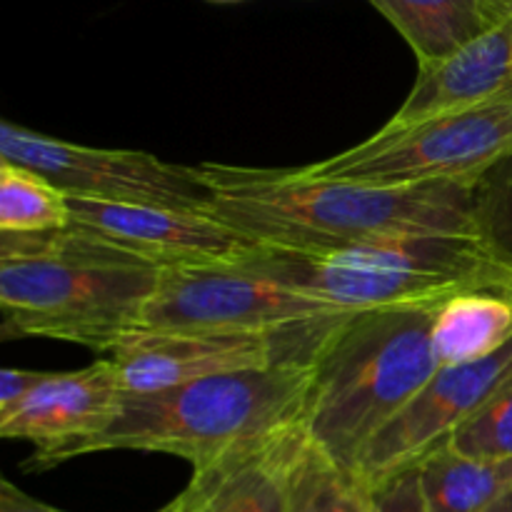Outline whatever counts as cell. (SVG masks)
Returning a JSON list of instances; mask_svg holds the SVG:
<instances>
[{
	"instance_id": "cell-1",
	"label": "cell",
	"mask_w": 512,
	"mask_h": 512,
	"mask_svg": "<svg viewBox=\"0 0 512 512\" xmlns=\"http://www.w3.org/2000/svg\"><path fill=\"white\" fill-rule=\"evenodd\" d=\"M205 213L258 248L328 255L413 235L478 238L473 188L458 183L375 188L305 168L200 163Z\"/></svg>"
},
{
	"instance_id": "cell-2",
	"label": "cell",
	"mask_w": 512,
	"mask_h": 512,
	"mask_svg": "<svg viewBox=\"0 0 512 512\" xmlns=\"http://www.w3.org/2000/svg\"><path fill=\"white\" fill-rule=\"evenodd\" d=\"M160 270L68 228L0 233L5 338L75 343L108 358L140 333Z\"/></svg>"
},
{
	"instance_id": "cell-3",
	"label": "cell",
	"mask_w": 512,
	"mask_h": 512,
	"mask_svg": "<svg viewBox=\"0 0 512 512\" xmlns=\"http://www.w3.org/2000/svg\"><path fill=\"white\" fill-rule=\"evenodd\" d=\"M440 303L350 310L315 355L303 428L343 468L358 473L380 430L438 370L430 335Z\"/></svg>"
},
{
	"instance_id": "cell-4",
	"label": "cell",
	"mask_w": 512,
	"mask_h": 512,
	"mask_svg": "<svg viewBox=\"0 0 512 512\" xmlns=\"http://www.w3.org/2000/svg\"><path fill=\"white\" fill-rule=\"evenodd\" d=\"M313 363L213 375L145 395H125L113 423L78 450H148L203 470L233 450L303 423Z\"/></svg>"
},
{
	"instance_id": "cell-5",
	"label": "cell",
	"mask_w": 512,
	"mask_h": 512,
	"mask_svg": "<svg viewBox=\"0 0 512 512\" xmlns=\"http://www.w3.org/2000/svg\"><path fill=\"white\" fill-rule=\"evenodd\" d=\"M258 273L338 310H375L448 300L468 290H505L512 275L478 238L413 235L328 255L250 248Z\"/></svg>"
},
{
	"instance_id": "cell-6",
	"label": "cell",
	"mask_w": 512,
	"mask_h": 512,
	"mask_svg": "<svg viewBox=\"0 0 512 512\" xmlns=\"http://www.w3.org/2000/svg\"><path fill=\"white\" fill-rule=\"evenodd\" d=\"M512 150V95L465 113L388 123L363 143L305 165L318 178L375 188L458 183L473 188Z\"/></svg>"
},
{
	"instance_id": "cell-7",
	"label": "cell",
	"mask_w": 512,
	"mask_h": 512,
	"mask_svg": "<svg viewBox=\"0 0 512 512\" xmlns=\"http://www.w3.org/2000/svg\"><path fill=\"white\" fill-rule=\"evenodd\" d=\"M0 160L35 170L65 198L155 205L190 213H205L210 203V188L198 168L165 163L143 150L68 143L10 120L0 123Z\"/></svg>"
},
{
	"instance_id": "cell-8",
	"label": "cell",
	"mask_w": 512,
	"mask_h": 512,
	"mask_svg": "<svg viewBox=\"0 0 512 512\" xmlns=\"http://www.w3.org/2000/svg\"><path fill=\"white\" fill-rule=\"evenodd\" d=\"M338 313L348 310H338L265 278L243 253L223 263L160 273L138 335L178 330L273 333Z\"/></svg>"
},
{
	"instance_id": "cell-9",
	"label": "cell",
	"mask_w": 512,
	"mask_h": 512,
	"mask_svg": "<svg viewBox=\"0 0 512 512\" xmlns=\"http://www.w3.org/2000/svg\"><path fill=\"white\" fill-rule=\"evenodd\" d=\"M343 315H325L273 333H218V330L143 333L113 350L108 360L118 373L125 395L158 393L193 380L268 368L288 360L313 363Z\"/></svg>"
},
{
	"instance_id": "cell-10",
	"label": "cell",
	"mask_w": 512,
	"mask_h": 512,
	"mask_svg": "<svg viewBox=\"0 0 512 512\" xmlns=\"http://www.w3.org/2000/svg\"><path fill=\"white\" fill-rule=\"evenodd\" d=\"M65 228L130 255L160 273L223 263L255 248L213 215L155 205L68 198Z\"/></svg>"
},
{
	"instance_id": "cell-11",
	"label": "cell",
	"mask_w": 512,
	"mask_h": 512,
	"mask_svg": "<svg viewBox=\"0 0 512 512\" xmlns=\"http://www.w3.org/2000/svg\"><path fill=\"white\" fill-rule=\"evenodd\" d=\"M510 373L512 340L488 360L435 370L420 393L365 450L358 470L360 478L373 485L398 470L418 468L428 455L453 440Z\"/></svg>"
},
{
	"instance_id": "cell-12",
	"label": "cell",
	"mask_w": 512,
	"mask_h": 512,
	"mask_svg": "<svg viewBox=\"0 0 512 512\" xmlns=\"http://www.w3.org/2000/svg\"><path fill=\"white\" fill-rule=\"evenodd\" d=\"M123 398L108 358L73 373H48L23 403L0 413V435L33 443L25 468L48 470L78 458V450L113 423Z\"/></svg>"
},
{
	"instance_id": "cell-13",
	"label": "cell",
	"mask_w": 512,
	"mask_h": 512,
	"mask_svg": "<svg viewBox=\"0 0 512 512\" xmlns=\"http://www.w3.org/2000/svg\"><path fill=\"white\" fill-rule=\"evenodd\" d=\"M303 423L193 470L175 498L180 512H288L290 480L303 450Z\"/></svg>"
},
{
	"instance_id": "cell-14",
	"label": "cell",
	"mask_w": 512,
	"mask_h": 512,
	"mask_svg": "<svg viewBox=\"0 0 512 512\" xmlns=\"http://www.w3.org/2000/svg\"><path fill=\"white\" fill-rule=\"evenodd\" d=\"M512 95V18L445 58L418 63V78L388 123L465 113Z\"/></svg>"
},
{
	"instance_id": "cell-15",
	"label": "cell",
	"mask_w": 512,
	"mask_h": 512,
	"mask_svg": "<svg viewBox=\"0 0 512 512\" xmlns=\"http://www.w3.org/2000/svg\"><path fill=\"white\" fill-rule=\"evenodd\" d=\"M430 338L438 368L493 358L512 340V300L505 290L453 295L440 303Z\"/></svg>"
},
{
	"instance_id": "cell-16",
	"label": "cell",
	"mask_w": 512,
	"mask_h": 512,
	"mask_svg": "<svg viewBox=\"0 0 512 512\" xmlns=\"http://www.w3.org/2000/svg\"><path fill=\"white\" fill-rule=\"evenodd\" d=\"M413 48L418 63L445 58L495 28L483 0H368Z\"/></svg>"
},
{
	"instance_id": "cell-17",
	"label": "cell",
	"mask_w": 512,
	"mask_h": 512,
	"mask_svg": "<svg viewBox=\"0 0 512 512\" xmlns=\"http://www.w3.org/2000/svg\"><path fill=\"white\" fill-rule=\"evenodd\" d=\"M428 512H485L512 493V460H480L443 445L418 465Z\"/></svg>"
},
{
	"instance_id": "cell-18",
	"label": "cell",
	"mask_w": 512,
	"mask_h": 512,
	"mask_svg": "<svg viewBox=\"0 0 512 512\" xmlns=\"http://www.w3.org/2000/svg\"><path fill=\"white\" fill-rule=\"evenodd\" d=\"M370 485L305 440L290 480L288 512H368Z\"/></svg>"
},
{
	"instance_id": "cell-19",
	"label": "cell",
	"mask_w": 512,
	"mask_h": 512,
	"mask_svg": "<svg viewBox=\"0 0 512 512\" xmlns=\"http://www.w3.org/2000/svg\"><path fill=\"white\" fill-rule=\"evenodd\" d=\"M68 225V198L35 170L0 160V233H50Z\"/></svg>"
},
{
	"instance_id": "cell-20",
	"label": "cell",
	"mask_w": 512,
	"mask_h": 512,
	"mask_svg": "<svg viewBox=\"0 0 512 512\" xmlns=\"http://www.w3.org/2000/svg\"><path fill=\"white\" fill-rule=\"evenodd\" d=\"M473 215L483 248L512 275V150L473 185Z\"/></svg>"
},
{
	"instance_id": "cell-21",
	"label": "cell",
	"mask_w": 512,
	"mask_h": 512,
	"mask_svg": "<svg viewBox=\"0 0 512 512\" xmlns=\"http://www.w3.org/2000/svg\"><path fill=\"white\" fill-rule=\"evenodd\" d=\"M448 445L468 458L512 460V373Z\"/></svg>"
},
{
	"instance_id": "cell-22",
	"label": "cell",
	"mask_w": 512,
	"mask_h": 512,
	"mask_svg": "<svg viewBox=\"0 0 512 512\" xmlns=\"http://www.w3.org/2000/svg\"><path fill=\"white\" fill-rule=\"evenodd\" d=\"M368 512H428L420 468H405L370 485Z\"/></svg>"
},
{
	"instance_id": "cell-23",
	"label": "cell",
	"mask_w": 512,
	"mask_h": 512,
	"mask_svg": "<svg viewBox=\"0 0 512 512\" xmlns=\"http://www.w3.org/2000/svg\"><path fill=\"white\" fill-rule=\"evenodd\" d=\"M48 373L25 368H5L0 373V413H8L15 405L23 403L35 388L45 380Z\"/></svg>"
},
{
	"instance_id": "cell-24",
	"label": "cell",
	"mask_w": 512,
	"mask_h": 512,
	"mask_svg": "<svg viewBox=\"0 0 512 512\" xmlns=\"http://www.w3.org/2000/svg\"><path fill=\"white\" fill-rule=\"evenodd\" d=\"M0 512H65L53 508V505H45L40 500L30 498L28 493L18 488V485L10 483L8 478L0 480Z\"/></svg>"
},
{
	"instance_id": "cell-25",
	"label": "cell",
	"mask_w": 512,
	"mask_h": 512,
	"mask_svg": "<svg viewBox=\"0 0 512 512\" xmlns=\"http://www.w3.org/2000/svg\"><path fill=\"white\" fill-rule=\"evenodd\" d=\"M483 5L493 23H505L512 18V0H483Z\"/></svg>"
},
{
	"instance_id": "cell-26",
	"label": "cell",
	"mask_w": 512,
	"mask_h": 512,
	"mask_svg": "<svg viewBox=\"0 0 512 512\" xmlns=\"http://www.w3.org/2000/svg\"><path fill=\"white\" fill-rule=\"evenodd\" d=\"M485 512H512V493L505 495V498L500 500V503H495L493 508H488Z\"/></svg>"
},
{
	"instance_id": "cell-27",
	"label": "cell",
	"mask_w": 512,
	"mask_h": 512,
	"mask_svg": "<svg viewBox=\"0 0 512 512\" xmlns=\"http://www.w3.org/2000/svg\"><path fill=\"white\" fill-rule=\"evenodd\" d=\"M158 512H180V510H178V505H175V500H170V503L165 505V508H160Z\"/></svg>"
},
{
	"instance_id": "cell-28",
	"label": "cell",
	"mask_w": 512,
	"mask_h": 512,
	"mask_svg": "<svg viewBox=\"0 0 512 512\" xmlns=\"http://www.w3.org/2000/svg\"><path fill=\"white\" fill-rule=\"evenodd\" d=\"M505 295H508V298L512 300V278H510V283H508V288H505Z\"/></svg>"
}]
</instances>
